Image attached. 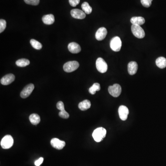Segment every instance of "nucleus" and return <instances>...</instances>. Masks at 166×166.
Returning <instances> with one entry per match:
<instances>
[{
  "instance_id": "obj_1",
  "label": "nucleus",
  "mask_w": 166,
  "mask_h": 166,
  "mask_svg": "<svg viewBox=\"0 0 166 166\" xmlns=\"http://www.w3.org/2000/svg\"><path fill=\"white\" fill-rule=\"evenodd\" d=\"M107 131L103 127H98L94 131L92 137L95 141L100 142L104 139L106 135Z\"/></svg>"
},
{
  "instance_id": "obj_2",
  "label": "nucleus",
  "mask_w": 166,
  "mask_h": 166,
  "mask_svg": "<svg viewBox=\"0 0 166 166\" xmlns=\"http://www.w3.org/2000/svg\"><path fill=\"white\" fill-rule=\"evenodd\" d=\"M122 42L119 36H115L111 39L110 43L111 49L115 52H118L121 49Z\"/></svg>"
},
{
  "instance_id": "obj_3",
  "label": "nucleus",
  "mask_w": 166,
  "mask_h": 166,
  "mask_svg": "<svg viewBox=\"0 0 166 166\" xmlns=\"http://www.w3.org/2000/svg\"><path fill=\"white\" fill-rule=\"evenodd\" d=\"M13 144V139L9 135L5 136L2 139L1 146L4 149H9L12 147Z\"/></svg>"
},
{
  "instance_id": "obj_4",
  "label": "nucleus",
  "mask_w": 166,
  "mask_h": 166,
  "mask_svg": "<svg viewBox=\"0 0 166 166\" xmlns=\"http://www.w3.org/2000/svg\"><path fill=\"white\" fill-rule=\"evenodd\" d=\"M79 66V63L77 61H70L64 65L63 69L66 73H71L77 70Z\"/></svg>"
},
{
  "instance_id": "obj_5",
  "label": "nucleus",
  "mask_w": 166,
  "mask_h": 166,
  "mask_svg": "<svg viewBox=\"0 0 166 166\" xmlns=\"http://www.w3.org/2000/svg\"><path fill=\"white\" fill-rule=\"evenodd\" d=\"M131 30L133 34L138 38H143L145 36V32L140 25H133L131 27Z\"/></svg>"
},
{
  "instance_id": "obj_6",
  "label": "nucleus",
  "mask_w": 166,
  "mask_h": 166,
  "mask_svg": "<svg viewBox=\"0 0 166 166\" xmlns=\"http://www.w3.org/2000/svg\"><path fill=\"white\" fill-rule=\"evenodd\" d=\"M96 67L98 71L100 73H105L108 69L107 64L102 58H98L96 61Z\"/></svg>"
},
{
  "instance_id": "obj_7",
  "label": "nucleus",
  "mask_w": 166,
  "mask_h": 166,
  "mask_svg": "<svg viewBox=\"0 0 166 166\" xmlns=\"http://www.w3.org/2000/svg\"><path fill=\"white\" fill-rule=\"evenodd\" d=\"M108 92L112 96L115 97H118L121 92V87L119 85L115 84L112 86H109Z\"/></svg>"
},
{
  "instance_id": "obj_8",
  "label": "nucleus",
  "mask_w": 166,
  "mask_h": 166,
  "mask_svg": "<svg viewBox=\"0 0 166 166\" xmlns=\"http://www.w3.org/2000/svg\"><path fill=\"white\" fill-rule=\"evenodd\" d=\"M34 89V85L32 84H30L26 85L21 93V96L22 98L28 97L32 94Z\"/></svg>"
},
{
  "instance_id": "obj_9",
  "label": "nucleus",
  "mask_w": 166,
  "mask_h": 166,
  "mask_svg": "<svg viewBox=\"0 0 166 166\" xmlns=\"http://www.w3.org/2000/svg\"><path fill=\"white\" fill-rule=\"evenodd\" d=\"M119 115L121 120H125L127 119L129 114L128 108L125 106L121 105L119 107L118 109Z\"/></svg>"
},
{
  "instance_id": "obj_10",
  "label": "nucleus",
  "mask_w": 166,
  "mask_h": 166,
  "mask_svg": "<svg viewBox=\"0 0 166 166\" xmlns=\"http://www.w3.org/2000/svg\"><path fill=\"white\" fill-rule=\"evenodd\" d=\"M51 145L52 146L56 149H62L66 145L65 141H62L57 138H54L51 140Z\"/></svg>"
},
{
  "instance_id": "obj_11",
  "label": "nucleus",
  "mask_w": 166,
  "mask_h": 166,
  "mask_svg": "<svg viewBox=\"0 0 166 166\" xmlns=\"http://www.w3.org/2000/svg\"><path fill=\"white\" fill-rule=\"evenodd\" d=\"M71 14L73 18L75 19H85L86 17V14L83 11L78 9H74L71 11Z\"/></svg>"
},
{
  "instance_id": "obj_12",
  "label": "nucleus",
  "mask_w": 166,
  "mask_h": 166,
  "mask_svg": "<svg viewBox=\"0 0 166 166\" xmlns=\"http://www.w3.org/2000/svg\"><path fill=\"white\" fill-rule=\"evenodd\" d=\"M15 79V76L12 74H8L1 79V83L2 85H7L11 84Z\"/></svg>"
},
{
  "instance_id": "obj_13",
  "label": "nucleus",
  "mask_w": 166,
  "mask_h": 166,
  "mask_svg": "<svg viewBox=\"0 0 166 166\" xmlns=\"http://www.w3.org/2000/svg\"><path fill=\"white\" fill-rule=\"evenodd\" d=\"M107 33V30L105 27H101L96 33V38L98 41H102L105 38Z\"/></svg>"
},
{
  "instance_id": "obj_14",
  "label": "nucleus",
  "mask_w": 166,
  "mask_h": 166,
  "mask_svg": "<svg viewBox=\"0 0 166 166\" xmlns=\"http://www.w3.org/2000/svg\"><path fill=\"white\" fill-rule=\"evenodd\" d=\"M68 49L69 51L73 54H77L81 51V47L79 44L76 43L72 42L68 45Z\"/></svg>"
},
{
  "instance_id": "obj_15",
  "label": "nucleus",
  "mask_w": 166,
  "mask_h": 166,
  "mask_svg": "<svg viewBox=\"0 0 166 166\" xmlns=\"http://www.w3.org/2000/svg\"><path fill=\"white\" fill-rule=\"evenodd\" d=\"M138 69V65L135 62H131L128 65V72L131 75L136 74Z\"/></svg>"
},
{
  "instance_id": "obj_16",
  "label": "nucleus",
  "mask_w": 166,
  "mask_h": 166,
  "mask_svg": "<svg viewBox=\"0 0 166 166\" xmlns=\"http://www.w3.org/2000/svg\"><path fill=\"white\" fill-rule=\"evenodd\" d=\"M42 21L43 23L48 25L53 24L55 22V17L53 14H50L44 15L43 17Z\"/></svg>"
},
{
  "instance_id": "obj_17",
  "label": "nucleus",
  "mask_w": 166,
  "mask_h": 166,
  "mask_svg": "<svg viewBox=\"0 0 166 166\" xmlns=\"http://www.w3.org/2000/svg\"><path fill=\"white\" fill-rule=\"evenodd\" d=\"M91 103L89 100H85L80 102L78 104V108L82 111H85L91 108Z\"/></svg>"
},
{
  "instance_id": "obj_18",
  "label": "nucleus",
  "mask_w": 166,
  "mask_h": 166,
  "mask_svg": "<svg viewBox=\"0 0 166 166\" xmlns=\"http://www.w3.org/2000/svg\"><path fill=\"white\" fill-rule=\"evenodd\" d=\"M145 21L142 17H134L131 19V22L132 24L137 25H141L145 24Z\"/></svg>"
},
{
  "instance_id": "obj_19",
  "label": "nucleus",
  "mask_w": 166,
  "mask_h": 166,
  "mask_svg": "<svg viewBox=\"0 0 166 166\" xmlns=\"http://www.w3.org/2000/svg\"><path fill=\"white\" fill-rule=\"evenodd\" d=\"M29 120L33 125H37L40 122V117L39 115L36 114H33L29 116Z\"/></svg>"
},
{
  "instance_id": "obj_20",
  "label": "nucleus",
  "mask_w": 166,
  "mask_h": 166,
  "mask_svg": "<svg viewBox=\"0 0 166 166\" xmlns=\"http://www.w3.org/2000/svg\"><path fill=\"white\" fill-rule=\"evenodd\" d=\"M156 65L160 68L163 69L166 67V59L163 57H160L156 60Z\"/></svg>"
},
{
  "instance_id": "obj_21",
  "label": "nucleus",
  "mask_w": 166,
  "mask_h": 166,
  "mask_svg": "<svg viewBox=\"0 0 166 166\" xmlns=\"http://www.w3.org/2000/svg\"><path fill=\"white\" fill-rule=\"evenodd\" d=\"M83 11L85 13V14H89L91 13L92 11V7L90 6L89 3L87 2H84L81 5Z\"/></svg>"
},
{
  "instance_id": "obj_22",
  "label": "nucleus",
  "mask_w": 166,
  "mask_h": 166,
  "mask_svg": "<svg viewBox=\"0 0 166 166\" xmlns=\"http://www.w3.org/2000/svg\"><path fill=\"white\" fill-rule=\"evenodd\" d=\"M29 60L26 59H21L16 61V64L20 67H25L30 64Z\"/></svg>"
},
{
  "instance_id": "obj_23",
  "label": "nucleus",
  "mask_w": 166,
  "mask_h": 166,
  "mask_svg": "<svg viewBox=\"0 0 166 166\" xmlns=\"http://www.w3.org/2000/svg\"><path fill=\"white\" fill-rule=\"evenodd\" d=\"M101 89L100 84L99 83H94L92 87H90L89 90V92L92 95L95 94L97 91H99Z\"/></svg>"
},
{
  "instance_id": "obj_24",
  "label": "nucleus",
  "mask_w": 166,
  "mask_h": 166,
  "mask_svg": "<svg viewBox=\"0 0 166 166\" xmlns=\"http://www.w3.org/2000/svg\"><path fill=\"white\" fill-rule=\"evenodd\" d=\"M30 43H31V44L33 48H34L35 49L39 50H41L42 48V44H41L38 41H36V40H35V39H31V41H30Z\"/></svg>"
},
{
  "instance_id": "obj_25",
  "label": "nucleus",
  "mask_w": 166,
  "mask_h": 166,
  "mask_svg": "<svg viewBox=\"0 0 166 166\" xmlns=\"http://www.w3.org/2000/svg\"><path fill=\"white\" fill-rule=\"evenodd\" d=\"M24 1L26 4L33 6L38 5L40 2V0H24Z\"/></svg>"
},
{
  "instance_id": "obj_26",
  "label": "nucleus",
  "mask_w": 166,
  "mask_h": 166,
  "mask_svg": "<svg viewBox=\"0 0 166 166\" xmlns=\"http://www.w3.org/2000/svg\"><path fill=\"white\" fill-rule=\"evenodd\" d=\"M6 27V21L5 20L1 19L0 20V33L3 32Z\"/></svg>"
},
{
  "instance_id": "obj_27",
  "label": "nucleus",
  "mask_w": 166,
  "mask_h": 166,
  "mask_svg": "<svg viewBox=\"0 0 166 166\" xmlns=\"http://www.w3.org/2000/svg\"><path fill=\"white\" fill-rule=\"evenodd\" d=\"M152 0H141V4L145 8L150 7L152 3Z\"/></svg>"
},
{
  "instance_id": "obj_28",
  "label": "nucleus",
  "mask_w": 166,
  "mask_h": 166,
  "mask_svg": "<svg viewBox=\"0 0 166 166\" xmlns=\"http://www.w3.org/2000/svg\"><path fill=\"white\" fill-rule=\"evenodd\" d=\"M59 115L62 118L67 119L69 117V115L65 110L61 111L59 113Z\"/></svg>"
},
{
  "instance_id": "obj_29",
  "label": "nucleus",
  "mask_w": 166,
  "mask_h": 166,
  "mask_svg": "<svg viewBox=\"0 0 166 166\" xmlns=\"http://www.w3.org/2000/svg\"><path fill=\"white\" fill-rule=\"evenodd\" d=\"M56 107H57V109L60 110V111L65 110L64 105L62 101H59L57 103V104H56Z\"/></svg>"
},
{
  "instance_id": "obj_30",
  "label": "nucleus",
  "mask_w": 166,
  "mask_h": 166,
  "mask_svg": "<svg viewBox=\"0 0 166 166\" xmlns=\"http://www.w3.org/2000/svg\"><path fill=\"white\" fill-rule=\"evenodd\" d=\"M69 3L72 7H75L80 2V0H69Z\"/></svg>"
},
{
  "instance_id": "obj_31",
  "label": "nucleus",
  "mask_w": 166,
  "mask_h": 166,
  "mask_svg": "<svg viewBox=\"0 0 166 166\" xmlns=\"http://www.w3.org/2000/svg\"><path fill=\"white\" fill-rule=\"evenodd\" d=\"M43 157H40L37 160L35 161V165L36 166H40L41 164L43 162Z\"/></svg>"
}]
</instances>
